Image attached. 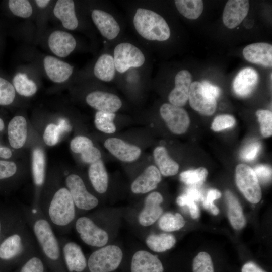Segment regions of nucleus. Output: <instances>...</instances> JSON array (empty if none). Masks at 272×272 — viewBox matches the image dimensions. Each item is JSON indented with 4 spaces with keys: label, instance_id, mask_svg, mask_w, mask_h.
<instances>
[{
    "label": "nucleus",
    "instance_id": "obj_1",
    "mask_svg": "<svg viewBox=\"0 0 272 272\" xmlns=\"http://www.w3.org/2000/svg\"><path fill=\"white\" fill-rule=\"evenodd\" d=\"M22 213L32 231L46 267L50 272H67L58 238L49 222L39 210L24 207Z\"/></svg>",
    "mask_w": 272,
    "mask_h": 272
},
{
    "label": "nucleus",
    "instance_id": "obj_2",
    "mask_svg": "<svg viewBox=\"0 0 272 272\" xmlns=\"http://www.w3.org/2000/svg\"><path fill=\"white\" fill-rule=\"evenodd\" d=\"M38 252L35 238L22 213L0 242V267L18 266Z\"/></svg>",
    "mask_w": 272,
    "mask_h": 272
},
{
    "label": "nucleus",
    "instance_id": "obj_3",
    "mask_svg": "<svg viewBox=\"0 0 272 272\" xmlns=\"http://www.w3.org/2000/svg\"><path fill=\"white\" fill-rule=\"evenodd\" d=\"M47 192L39 199V210L53 230L63 235L75 221L77 208L66 187L57 186Z\"/></svg>",
    "mask_w": 272,
    "mask_h": 272
},
{
    "label": "nucleus",
    "instance_id": "obj_4",
    "mask_svg": "<svg viewBox=\"0 0 272 272\" xmlns=\"http://www.w3.org/2000/svg\"><path fill=\"white\" fill-rule=\"evenodd\" d=\"M133 24L138 33L148 40L163 41L170 36V29L165 20L150 10L138 9Z\"/></svg>",
    "mask_w": 272,
    "mask_h": 272
},
{
    "label": "nucleus",
    "instance_id": "obj_5",
    "mask_svg": "<svg viewBox=\"0 0 272 272\" xmlns=\"http://www.w3.org/2000/svg\"><path fill=\"white\" fill-rule=\"evenodd\" d=\"M123 252L117 246L109 245L92 252L87 260L89 272H111L120 265Z\"/></svg>",
    "mask_w": 272,
    "mask_h": 272
},
{
    "label": "nucleus",
    "instance_id": "obj_6",
    "mask_svg": "<svg viewBox=\"0 0 272 272\" xmlns=\"http://www.w3.org/2000/svg\"><path fill=\"white\" fill-rule=\"evenodd\" d=\"M235 181L238 189L248 201L254 204L260 201L261 190L251 167L244 164L238 165L236 168Z\"/></svg>",
    "mask_w": 272,
    "mask_h": 272
},
{
    "label": "nucleus",
    "instance_id": "obj_7",
    "mask_svg": "<svg viewBox=\"0 0 272 272\" xmlns=\"http://www.w3.org/2000/svg\"><path fill=\"white\" fill-rule=\"evenodd\" d=\"M65 183L77 209L89 211L98 206V199L88 191L83 180L79 175L69 174L65 179Z\"/></svg>",
    "mask_w": 272,
    "mask_h": 272
},
{
    "label": "nucleus",
    "instance_id": "obj_8",
    "mask_svg": "<svg viewBox=\"0 0 272 272\" xmlns=\"http://www.w3.org/2000/svg\"><path fill=\"white\" fill-rule=\"evenodd\" d=\"M75 227L81 239L88 245L100 248L104 246L108 241L107 232L88 217L82 216L77 218L75 222Z\"/></svg>",
    "mask_w": 272,
    "mask_h": 272
},
{
    "label": "nucleus",
    "instance_id": "obj_9",
    "mask_svg": "<svg viewBox=\"0 0 272 272\" xmlns=\"http://www.w3.org/2000/svg\"><path fill=\"white\" fill-rule=\"evenodd\" d=\"M114 61L116 70L123 73L130 67H138L145 62L143 52L137 47L128 42L117 45L114 50Z\"/></svg>",
    "mask_w": 272,
    "mask_h": 272
},
{
    "label": "nucleus",
    "instance_id": "obj_10",
    "mask_svg": "<svg viewBox=\"0 0 272 272\" xmlns=\"http://www.w3.org/2000/svg\"><path fill=\"white\" fill-rule=\"evenodd\" d=\"M64 267L67 272H84L87 260L81 247L63 237H58Z\"/></svg>",
    "mask_w": 272,
    "mask_h": 272
},
{
    "label": "nucleus",
    "instance_id": "obj_11",
    "mask_svg": "<svg viewBox=\"0 0 272 272\" xmlns=\"http://www.w3.org/2000/svg\"><path fill=\"white\" fill-rule=\"evenodd\" d=\"M160 113L173 133L181 134L185 132L188 128L189 117L185 110L181 107L164 103L160 108Z\"/></svg>",
    "mask_w": 272,
    "mask_h": 272
},
{
    "label": "nucleus",
    "instance_id": "obj_12",
    "mask_svg": "<svg viewBox=\"0 0 272 272\" xmlns=\"http://www.w3.org/2000/svg\"><path fill=\"white\" fill-rule=\"evenodd\" d=\"M188 99L190 106L201 114L210 116L215 111L216 100L213 99L203 91L201 83L194 81L189 89Z\"/></svg>",
    "mask_w": 272,
    "mask_h": 272
},
{
    "label": "nucleus",
    "instance_id": "obj_13",
    "mask_svg": "<svg viewBox=\"0 0 272 272\" xmlns=\"http://www.w3.org/2000/svg\"><path fill=\"white\" fill-rule=\"evenodd\" d=\"M249 9L247 0H229L226 3L223 13V22L229 29L239 25L246 17Z\"/></svg>",
    "mask_w": 272,
    "mask_h": 272
},
{
    "label": "nucleus",
    "instance_id": "obj_14",
    "mask_svg": "<svg viewBox=\"0 0 272 272\" xmlns=\"http://www.w3.org/2000/svg\"><path fill=\"white\" fill-rule=\"evenodd\" d=\"M104 146L113 156L123 162H133L137 160L141 154L139 147L118 138L107 139L104 142Z\"/></svg>",
    "mask_w": 272,
    "mask_h": 272
},
{
    "label": "nucleus",
    "instance_id": "obj_15",
    "mask_svg": "<svg viewBox=\"0 0 272 272\" xmlns=\"http://www.w3.org/2000/svg\"><path fill=\"white\" fill-rule=\"evenodd\" d=\"M163 198L158 192L150 193L146 198L144 206L140 212L138 220L145 227L153 224L161 216L163 209L161 206Z\"/></svg>",
    "mask_w": 272,
    "mask_h": 272
},
{
    "label": "nucleus",
    "instance_id": "obj_16",
    "mask_svg": "<svg viewBox=\"0 0 272 272\" xmlns=\"http://www.w3.org/2000/svg\"><path fill=\"white\" fill-rule=\"evenodd\" d=\"M191 83L192 76L188 71L181 70L176 74L175 87L168 96L171 104L182 107L186 104Z\"/></svg>",
    "mask_w": 272,
    "mask_h": 272
},
{
    "label": "nucleus",
    "instance_id": "obj_17",
    "mask_svg": "<svg viewBox=\"0 0 272 272\" xmlns=\"http://www.w3.org/2000/svg\"><path fill=\"white\" fill-rule=\"evenodd\" d=\"M87 103L100 111H117L122 106V102L116 95L102 91H95L88 94L86 98Z\"/></svg>",
    "mask_w": 272,
    "mask_h": 272
},
{
    "label": "nucleus",
    "instance_id": "obj_18",
    "mask_svg": "<svg viewBox=\"0 0 272 272\" xmlns=\"http://www.w3.org/2000/svg\"><path fill=\"white\" fill-rule=\"evenodd\" d=\"M243 55L248 61L265 67L272 66V45L266 42H257L246 46Z\"/></svg>",
    "mask_w": 272,
    "mask_h": 272
},
{
    "label": "nucleus",
    "instance_id": "obj_19",
    "mask_svg": "<svg viewBox=\"0 0 272 272\" xmlns=\"http://www.w3.org/2000/svg\"><path fill=\"white\" fill-rule=\"evenodd\" d=\"M48 43L53 53L60 57L67 56L76 46V41L73 36L60 30L55 31L50 34Z\"/></svg>",
    "mask_w": 272,
    "mask_h": 272
},
{
    "label": "nucleus",
    "instance_id": "obj_20",
    "mask_svg": "<svg viewBox=\"0 0 272 272\" xmlns=\"http://www.w3.org/2000/svg\"><path fill=\"white\" fill-rule=\"evenodd\" d=\"M258 74L253 68L245 67L235 77L233 83L234 92L239 96H249L257 85Z\"/></svg>",
    "mask_w": 272,
    "mask_h": 272
},
{
    "label": "nucleus",
    "instance_id": "obj_21",
    "mask_svg": "<svg viewBox=\"0 0 272 272\" xmlns=\"http://www.w3.org/2000/svg\"><path fill=\"white\" fill-rule=\"evenodd\" d=\"M161 180L158 169L154 165L148 166L132 183L131 190L135 194H143L155 189Z\"/></svg>",
    "mask_w": 272,
    "mask_h": 272
},
{
    "label": "nucleus",
    "instance_id": "obj_22",
    "mask_svg": "<svg viewBox=\"0 0 272 272\" xmlns=\"http://www.w3.org/2000/svg\"><path fill=\"white\" fill-rule=\"evenodd\" d=\"M161 261L155 255L145 250H139L133 255L131 272H163Z\"/></svg>",
    "mask_w": 272,
    "mask_h": 272
},
{
    "label": "nucleus",
    "instance_id": "obj_23",
    "mask_svg": "<svg viewBox=\"0 0 272 272\" xmlns=\"http://www.w3.org/2000/svg\"><path fill=\"white\" fill-rule=\"evenodd\" d=\"M92 20L103 36L109 40L116 38L120 32V26L109 13L101 10H94Z\"/></svg>",
    "mask_w": 272,
    "mask_h": 272
},
{
    "label": "nucleus",
    "instance_id": "obj_24",
    "mask_svg": "<svg viewBox=\"0 0 272 272\" xmlns=\"http://www.w3.org/2000/svg\"><path fill=\"white\" fill-rule=\"evenodd\" d=\"M43 64L47 76L55 83L65 82L73 73V66L52 56H46L43 60Z\"/></svg>",
    "mask_w": 272,
    "mask_h": 272
},
{
    "label": "nucleus",
    "instance_id": "obj_25",
    "mask_svg": "<svg viewBox=\"0 0 272 272\" xmlns=\"http://www.w3.org/2000/svg\"><path fill=\"white\" fill-rule=\"evenodd\" d=\"M70 148L74 153L80 154L82 161L86 163L91 164L101 157L99 149L94 146L91 139L85 136L78 135L73 138Z\"/></svg>",
    "mask_w": 272,
    "mask_h": 272
},
{
    "label": "nucleus",
    "instance_id": "obj_26",
    "mask_svg": "<svg viewBox=\"0 0 272 272\" xmlns=\"http://www.w3.org/2000/svg\"><path fill=\"white\" fill-rule=\"evenodd\" d=\"M8 141L14 149H20L25 144L27 138V124L22 116L14 117L8 126Z\"/></svg>",
    "mask_w": 272,
    "mask_h": 272
},
{
    "label": "nucleus",
    "instance_id": "obj_27",
    "mask_svg": "<svg viewBox=\"0 0 272 272\" xmlns=\"http://www.w3.org/2000/svg\"><path fill=\"white\" fill-rule=\"evenodd\" d=\"M53 13L60 20L65 28L73 30L77 28L78 21L76 16L73 1H57L53 9Z\"/></svg>",
    "mask_w": 272,
    "mask_h": 272
},
{
    "label": "nucleus",
    "instance_id": "obj_28",
    "mask_svg": "<svg viewBox=\"0 0 272 272\" xmlns=\"http://www.w3.org/2000/svg\"><path fill=\"white\" fill-rule=\"evenodd\" d=\"M88 176L92 186L98 193H104L106 191L108 185V176L101 159L90 164Z\"/></svg>",
    "mask_w": 272,
    "mask_h": 272
},
{
    "label": "nucleus",
    "instance_id": "obj_29",
    "mask_svg": "<svg viewBox=\"0 0 272 272\" xmlns=\"http://www.w3.org/2000/svg\"><path fill=\"white\" fill-rule=\"evenodd\" d=\"M227 203V215L230 223L236 230L242 229L246 224L242 208L236 197L229 190L225 192Z\"/></svg>",
    "mask_w": 272,
    "mask_h": 272
},
{
    "label": "nucleus",
    "instance_id": "obj_30",
    "mask_svg": "<svg viewBox=\"0 0 272 272\" xmlns=\"http://www.w3.org/2000/svg\"><path fill=\"white\" fill-rule=\"evenodd\" d=\"M153 154L155 162L161 174L169 176L177 173L179 165L169 156L165 147H157L154 150Z\"/></svg>",
    "mask_w": 272,
    "mask_h": 272
},
{
    "label": "nucleus",
    "instance_id": "obj_31",
    "mask_svg": "<svg viewBox=\"0 0 272 272\" xmlns=\"http://www.w3.org/2000/svg\"><path fill=\"white\" fill-rule=\"evenodd\" d=\"M32 173L35 186L42 187L45 180V156L43 150L39 147L32 152Z\"/></svg>",
    "mask_w": 272,
    "mask_h": 272
},
{
    "label": "nucleus",
    "instance_id": "obj_32",
    "mask_svg": "<svg viewBox=\"0 0 272 272\" xmlns=\"http://www.w3.org/2000/svg\"><path fill=\"white\" fill-rule=\"evenodd\" d=\"M115 69L113 57L109 54H104L97 60L94 68V73L99 79L109 82L114 77Z\"/></svg>",
    "mask_w": 272,
    "mask_h": 272
},
{
    "label": "nucleus",
    "instance_id": "obj_33",
    "mask_svg": "<svg viewBox=\"0 0 272 272\" xmlns=\"http://www.w3.org/2000/svg\"><path fill=\"white\" fill-rule=\"evenodd\" d=\"M176 242L174 236L168 233L151 234L146 239L147 246L156 252H162L172 248Z\"/></svg>",
    "mask_w": 272,
    "mask_h": 272
},
{
    "label": "nucleus",
    "instance_id": "obj_34",
    "mask_svg": "<svg viewBox=\"0 0 272 272\" xmlns=\"http://www.w3.org/2000/svg\"><path fill=\"white\" fill-rule=\"evenodd\" d=\"M179 12L186 18L194 20L201 14L203 1L201 0H176L174 1Z\"/></svg>",
    "mask_w": 272,
    "mask_h": 272
},
{
    "label": "nucleus",
    "instance_id": "obj_35",
    "mask_svg": "<svg viewBox=\"0 0 272 272\" xmlns=\"http://www.w3.org/2000/svg\"><path fill=\"white\" fill-rule=\"evenodd\" d=\"M12 82L15 91L21 96L30 97L37 92V87L35 83L29 79L24 73L16 74Z\"/></svg>",
    "mask_w": 272,
    "mask_h": 272
},
{
    "label": "nucleus",
    "instance_id": "obj_36",
    "mask_svg": "<svg viewBox=\"0 0 272 272\" xmlns=\"http://www.w3.org/2000/svg\"><path fill=\"white\" fill-rule=\"evenodd\" d=\"M185 224L182 216L178 213H166L159 218V228L165 232H172L180 230Z\"/></svg>",
    "mask_w": 272,
    "mask_h": 272
},
{
    "label": "nucleus",
    "instance_id": "obj_37",
    "mask_svg": "<svg viewBox=\"0 0 272 272\" xmlns=\"http://www.w3.org/2000/svg\"><path fill=\"white\" fill-rule=\"evenodd\" d=\"M208 170L204 167L194 170H188L180 174V180L190 186L197 187L202 185L207 178Z\"/></svg>",
    "mask_w": 272,
    "mask_h": 272
},
{
    "label": "nucleus",
    "instance_id": "obj_38",
    "mask_svg": "<svg viewBox=\"0 0 272 272\" xmlns=\"http://www.w3.org/2000/svg\"><path fill=\"white\" fill-rule=\"evenodd\" d=\"M115 116V114L113 112L97 111L94 119L96 127L106 133L111 134L115 132L116 126L113 123V120Z\"/></svg>",
    "mask_w": 272,
    "mask_h": 272
},
{
    "label": "nucleus",
    "instance_id": "obj_39",
    "mask_svg": "<svg viewBox=\"0 0 272 272\" xmlns=\"http://www.w3.org/2000/svg\"><path fill=\"white\" fill-rule=\"evenodd\" d=\"M46 265L38 252L22 263L15 272H45Z\"/></svg>",
    "mask_w": 272,
    "mask_h": 272
},
{
    "label": "nucleus",
    "instance_id": "obj_40",
    "mask_svg": "<svg viewBox=\"0 0 272 272\" xmlns=\"http://www.w3.org/2000/svg\"><path fill=\"white\" fill-rule=\"evenodd\" d=\"M8 7L14 15L21 18H28L33 12L32 7L27 0H10Z\"/></svg>",
    "mask_w": 272,
    "mask_h": 272
},
{
    "label": "nucleus",
    "instance_id": "obj_41",
    "mask_svg": "<svg viewBox=\"0 0 272 272\" xmlns=\"http://www.w3.org/2000/svg\"><path fill=\"white\" fill-rule=\"evenodd\" d=\"M193 272H214L212 258L206 252H199L194 258Z\"/></svg>",
    "mask_w": 272,
    "mask_h": 272
},
{
    "label": "nucleus",
    "instance_id": "obj_42",
    "mask_svg": "<svg viewBox=\"0 0 272 272\" xmlns=\"http://www.w3.org/2000/svg\"><path fill=\"white\" fill-rule=\"evenodd\" d=\"M13 84L0 77V105L7 106L14 101L16 92Z\"/></svg>",
    "mask_w": 272,
    "mask_h": 272
},
{
    "label": "nucleus",
    "instance_id": "obj_43",
    "mask_svg": "<svg viewBox=\"0 0 272 272\" xmlns=\"http://www.w3.org/2000/svg\"><path fill=\"white\" fill-rule=\"evenodd\" d=\"M260 125L262 135L267 138L272 134V113L268 110H258L256 112Z\"/></svg>",
    "mask_w": 272,
    "mask_h": 272
},
{
    "label": "nucleus",
    "instance_id": "obj_44",
    "mask_svg": "<svg viewBox=\"0 0 272 272\" xmlns=\"http://www.w3.org/2000/svg\"><path fill=\"white\" fill-rule=\"evenodd\" d=\"M61 131V127L59 125L53 123L48 124L43 135V139L45 144L48 146L55 145L59 141Z\"/></svg>",
    "mask_w": 272,
    "mask_h": 272
},
{
    "label": "nucleus",
    "instance_id": "obj_45",
    "mask_svg": "<svg viewBox=\"0 0 272 272\" xmlns=\"http://www.w3.org/2000/svg\"><path fill=\"white\" fill-rule=\"evenodd\" d=\"M235 123L234 117L229 114H222L214 119L211 128L215 131H220L233 127Z\"/></svg>",
    "mask_w": 272,
    "mask_h": 272
},
{
    "label": "nucleus",
    "instance_id": "obj_46",
    "mask_svg": "<svg viewBox=\"0 0 272 272\" xmlns=\"http://www.w3.org/2000/svg\"><path fill=\"white\" fill-rule=\"evenodd\" d=\"M221 196V192L217 189H210L203 199L202 205L203 208L214 215H217L219 213L218 208L214 203L215 200L219 199Z\"/></svg>",
    "mask_w": 272,
    "mask_h": 272
},
{
    "label": "nucleus",
    "instance_id": "obj_47",
    "mask_svg": "<svg viewBox=\"0 0 272 272\" xmlns=\"http://www.w3.org/2000/svg\"><path fill=\"white\" fill-rule=\"evenodd\" d=\"M22 213H9L6 217L0 216V242L6 233L16 223Z\"/></svg>",
    "mask_w": 272,
    "mask_h": 272
},
{
    "label": "nucleus",
    "instance_id": "obj_48",
    "mask_svg": "<svg viewBox=\"0 0 272 272\" xmlns=\"http://www.w3.org/2000/svg\"><path fill=\"white\" fill-rule=\"evenodd\" d=\"M261 149V145L254 141L247 144L240 152L241 158L245 161L253 160L258 155Z\"/></svg>",
    "mask_w": 272,
    "mask_h": 272
},
{
    "label": "nucleus",
    "instance_id": "obj_49",
    "mask_svg": "<svg viewBox=\"0 0 272 272\" xmlns=\"http://www.w3.org/2000/svg\"><path fill=\"white\" fill-rule=\"evenodd\" d=\"M176 202L180 206H187L192 219H195L199 217L200 210L196 202L186 193L179 196L177 198Z\"/></svg>",
    "mask_w": 272,
    "mask_h": 272
},
{
    "label": "nucleus",
    "instance_id": "obj_50",
    "mask_svg": "<svg viewBox=\"0 0 272 272\" xmlns=\"http://www.w3.org/2000/svg\"><path fill=\"white\" fill-rule=\"evenodd\" d=\"M17 172V166L12 161L0 160V180L14 176Z\"/></svg>",
    "mask_w": 272,
    "mask_h": 272
},
{
    "label": "nucleus",
    "instance_id": "obj_51",
    "mask_svg": "<svg viewBox=\"0 0 272 272\" xmlns=\"http://www.w3.org/2000/svg\"><path fill=\"white\" fill-rule=\"evenodd\" d=\"M257 178L264 183L269 182L271 179V168L266 165H258L253 169Z\"/></svg>",
    "mask_w": 272,
    "mask_h": 272
},
{
    "label": "nucleus",
    "instance_id": "obj_52",
    "mask_svg": "<svg viewBox=\"0 0 272 272\" xmlns=\"http://www.w3.org/2000/svg\"><path fill=\"white\" fill-rule=\"evenodd\" d=\"M201 84L203 91L210 97L216 100L220 96L221 90L218 87L212 85L207 81H203Z\"/></svg>",
    "mask_w": 272,
    "mask_h": 272
},
{
    "label": "nucleus",
    "instance_id": "obj_53",
    "mask_svg": "<svg viewBox=\"0 0 272 272\" xmlns=\"http://www.w3.org/2000/svg\"><path fill=\"white\" fill-rule=\"evenodd\" d=\"M185 193L191 197L195 202L203 199L202 193L197 187L189 186Z\"/></svg>",
    "mask_w": 272,
    "mask_h": 272
},
{
    "label": "nucleus",
    "instance_id": "obj_54",
    "mask_svg": "<svg viewBox=\"0 0 272 272\" xmlns=\"http://www.w3.org/2000/svg\"><path fill=\"white\" fill-rule=\"evenodd\" d=\"M241 272H266L253 262H248L242 267Z\"/></svg>",
    "mask_w": 272,
    "mask_h": 272
},
{
    "label": "nucleus",
    "instance_id": "obj_55",
    "mask_svg": "<svg viewBox=\"0 0 272 272\" xmlns=\"http://www.w3.org/2000/svg\"><path fill=\"white\" fill-rule=\"evenodd\" d=\"M12 155L11 150L8 147L2 146L0 148V157L3 159H9Z\"/></svg>",
    "mask_w": 272,
    "mask_h": 272
},
{
    "label": "nucleus",
    "instance_id": "obj_56",
    "mask_svg": "<svg viewBox=\"0 0 272 272\" xmlns=\"http://www.w3.org/2000/svg\"><path fill=\"white\" fill-rule=\"evenodd\" d=\"M35 2L39 7L41 8H44L49 3L50 1L49 0H36Z\"/></svg>",
    "mask_w": 272,
    "mask_h": 272
},
{
    "label": "nucleus",
    "instance_id": "obj_57",
    "mask_svg": "<svg viewBox=\"0 0 272 272\" xmlns=\"http://www.w3.org/2000/svg\"><path fill=\"white\" fill-rule=\"evenodd\" d=\"M4 128V122L2 118H0V131Z\"/></svg>",
    "mask_w": 272,
    "mask_h": 272
},
{
    "label": "nucleus",
    "instance_id": "obj_58",
    "mask_svg": "<svg viewBox=\"0 0 272 272\" xmlns=\"http://www.w3.org/2000/svg\"><path fill=\"white\" fill-rule=\"evenodd\" d=\"M45 272H50V271H48V270H47L46 269V270H45Z\"/></svg>",
    "mask_w": 272,
    "mask_h": 272
},
{
    "label": "nucleus",
    "instance_id": "obj_59",
    "mask_svg": "<svg viewBox=\"0 0 272 272\" xmlns=\"http://www.w3.org/2000/svg\"><path fill=\"white\" fill-rule=\"evenodd\" d=\"M1 146H0V148H1Z\"/></svg>",
    "mask_w": 272,
    "mask_h": 272
}]
</instances>
